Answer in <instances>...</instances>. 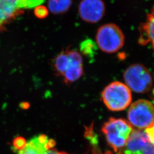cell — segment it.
Wrapping results in <instances>:
<instances>
[{"label": "cell", "mask_w": 154, "mask_h": 154, "mask_svg": "<svg viewBox=\"0 0 154 154\" xmlns=\"http://www.w3.org/2000/svg\"><path fill=\"white\" fill-rule=\"evenodd\" d=\"M133 130V127L128 122L114 118H110L102 128L107 142L116 152L124 147Z\"/></svg>", "instance_id": "6da1fadb"}, {"label": "cell", "mask_w": 154, "mask_h": 154, "mask_svg": "<svg viewBox=\"0 0 154 154\" xmlns=\"http://www.w3.org/2000/svg\"><path fill=\"white\" fill-rule=\"evenodd\" d=\"M102 99L106 107L112 111L125 110L131 103V90L126 85L116 81L108 85L102 93Z\"/></svg>", "instance_id": "7a4b0ae2"}, {"label": "cell", "mask_w": 154, "mask_h": 154, "mask_svg": "<svg viewBox=\"0 0 154 154\" xmlns=\"http://www.w3.org/2000/svg\"><path fill=\"white\" fill-rule=\"evenodd\" d=\"M125 35L121 29L114 23L101 26L96 34V43L100 49L106 53H114L125 44Z\"/></svg>", "instance_id": "3957f363"}, {"label": "cell", "mask_w": 154, "mask_h": 154, "mask_svg": "<svg viewBox=\"0 0 154 154\" xmlns=\"http://www.w3.org/2000/svg\"><path fill=\"white\" fill-rule=\"evenodd\" d=\"M123 78L128 88L137 93L149 92L153 85V79L149 70L140 64H133L127 67Z\"/></svg>", "instance_id": "277c9868"}, {"label": "cell", "mask_w": 154, "mask_h": 154, "mask_svg": "<svg viewBox=\"0 0 154 154\" xmlns=\"http://www.w3.org/2000/svg\"><path fill=\"white\" fill-rule=\"evenodd\" d=\"M127 118L137 130H145L154 123V105L146 99L138 100L130 105Z\"/></svg>", "instance_id": "5b68a950"}, {"label": "cell", "mask_w": 154, "mask_h": 154, "mask_svg": "<svg viewBox=\"0 0 154 154\" xmlns=\"http://www.w3.org/2000/svg\"><path fill=\"white\" fill-rule=\"evenodd\" d=\"M118 154H154V145L143 130H134L126 144Z\"/></svg>", "instance_id": "8992f818"}, {"label": "cell", "mask_w": 154, "mask_h": 154, "mask_svg": "<svg viewBox=\"0 0 154 154\" xmlns=\"http://www.w3.org/2000/svg\"><path fill=\"white\" fill-rule=\"evenodd\" d=\"M105 11L103 0H82L78 7V12L81 19L91 23L100 21L105 15Z\"/></svg>", "instance_id": "52a82bcc"}, {"label": "cell", "mask_w": 154, "mask_h": 154, "mask_svg": "<svg viewBox=\"0 0 154 154\" xmlns=\"http://www.w3.org/2000/svg\"><path fill=\"white\" fill-rule=\"evenodd\" d=\"M66 51L71 60V65L62 77L66 85H70L83 75V60L81 54L77 50L67 49Z\"/></svg>", "instance_id": "ba28073f"}, {"label": "cell", "mask_w": 154, "mask_h": 154, "mask_svg": "<svg viewBox=\"0 0 154 154\" xmlns=\"http://www.w3.org/2000/svg\"><path fill=\"white\" fill-rule=\"evenodd\" d=\"M18 0H0V33L5 29L6 26L23 11L18 8Z\"/></svg>", "instance_id": "9c48e42d"}, {"label": "cell", "mask_w": 154, "mask_h": 154, "mask_svg": "<svg viewBox=\"0 0 154 154\" xmlns=\"http://www.w3.org/2000/svg\"><path fill=\"white\" fill-rule=\"evenodd\" d=\"M139 43L150 45L154 51V6L147 14L146 21L139 27Z\"/></svg>", "instance_id": "30bf717a"}, {"label": "cell", "mask_w": 154, "mask_h": 154, "mask_svg": "<svg viewBox=\"0 0 154 154\" xmlns=\"http://www.w3.org/2000/svg\"><path fill=\"white\" fill-rule=\"evenodd\" d=\"M70 65L71 60L67 54L66 50H62L53 60V67L55 74L57 76L63 77Z\"/></svg>", "instance_id": "8fae6325"}, {"label": "cell", "mask_w": 154, "mask_h": 154, "mask_svg": "<svg viewBox=\"0 0 154 154\" xmlns=\"http://www.w3.org/2000/svg\"><path fill=\"white\" fill-rule=\"evenodd\" d=\"M48 9L54 14H60L68 11L72 4V0H48Z\"/></svg>", "instance_id": "7c38bea8"}, {"label": "cell", "mask_w": 154, "mask_h": 154, "mask_svg": "<svg viewBox=\"0 0 154 154\" xmlns=\"http://www.w3.org/2000/svg\"><path fill=\"white\" fill-rule=\"evenodd\" d=\"M46 0H18V8L23 11L24 9H34L38 6L42 5Z\"/></svg>", "instance_id": "4fadbf2b"}, {"label": "cell", "mask_w": 154, "mask_h": 154, "mask_svg": "<svg viewBox=\"0 0 154 154\" xmlns=\"http://www.w3.org/2000/svg\"><path fill=\"white\" fill-rule=\"evenodd\" d=\"M17 154H69L66 152L60 151L55 148L51 149L48 152H45L41 150L33 148H25L18 151Z\"/></svg>", "instance_id": "5bb4252c"}, {"label": "cell", "mask_w": 154, "mask_h": 154, "mask_svg": "<svg viewBox=\"0 0 154 154\" xmlns=\"http://www.w3.org/2000/svg\"><path fill=\"white\" fill-rule=\"evenodd\" d=\"M95 45L91 39L84 41L81 44V50L86 55L93 54L95 50Z\"/></svg>", "instance_id": "9a60e30c"}, {"label": "cell", "mask_w": 154, "mask_h": 154, "mask_svg": "<svg viewBox=\"0 0 154 154\" xmlns=\"http://www.w3.org/2000/svg\"><path fill=\"white\" fill-rule=\"evenodd\" d=\"M49 10L47 7L43 5L38 6L34 8V15L39 19H44L49 14Z\"/></svg>", "instance_id": "2e32d148"}, {"label": "cell", "mask_w": 154, "mask_h": 154, "mask_svg": "<svg viewBox=\"0 0 154 154\" xmlns=\"http://www.w3.org/2000/svg\"><path fill=\"white\" fill-rule=\"evenodd\" d=\"M26 142L27 141L25 138L22 137H18L15 138L13 142V148L15 150L19 151L24 148Z\"/></svg>", "instance_id": "e0dca14e"}, {"label": "cell", "mask_w": 154, "mask_h": 154, "mask_svg": "<svg viewBox=\"0 0 154 154\" xmlns=\"http://www.w3.org/2000/svg\"><path fill=\"white\" fill-rule=\"evenodd\" d=\"M149 141L154 145V123L144 130Z\"/></svg>", "instance_id": "ac0fdd59"}, {"label": "cell", "mask_w": 154, "mask_h": 154, "mask_svg": "<svg viewBox=\"0 0 154 154\" xmlns=\"http://www.w3.org/2000/svg\"><path fill=\"white\" fill-rule=\"evenodd\" d=\"M153 98H154V99H153V105H154V90H153Z\"/></svg>", "instance_id": "d6986e66"}]
</instances>
